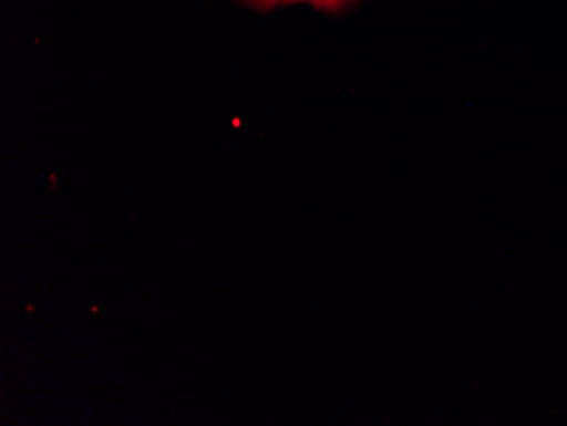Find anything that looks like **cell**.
Segmentation results:
<instances>
[{"label":"cell","instance_id":"6da1fadb","mask_svg":"<svg viewBox=\"0 0 567 426\" xmlns=\"http://www.w3.org/2000/svg\"><path fill=\"white\" fill-rule=\"evenodd\" d=\"M355 0H313V6L324 11H340L346 6L352 4Z\"/></svg>","mask_w":567,"mask_h":426},{"label":"cell","instance_id":"3957f363","mask_svg":"<svg viewBox=\"0 0 567 426\" xmlns=\"http://www.w3.org/2000/svg\"><path fill=\"white\" fill-rule=\"evenodd\" d=\"M282 4H298V2H309V4H313V0H280Z\"/></svg>","mask_w":567,"mask_h":426},{"label":"cell","instance_id":"7a4b0ae2","mask_svg":"<svg viewBox=\"0 0 567 426\" xmlns=\"http://www.w3.org/2000/svg\"><path fill=\"white\" fill-rule=\"evenodd\" d=\"M247 2L262 9H270L274 8V6L282 4L280 0H247Z\"/></svg>","mask_w":567,"mask_h":426}]
</instances>
